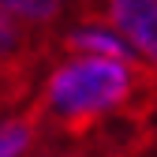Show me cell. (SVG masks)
Returning a JSON list of instances; mask_svg holds the SVG:
<instances>
[{
  "label": "cell",
  "instance_id": "2",
  "mask_svg": "<svg viewBox=\"0 0 157 157\" xmlns=\"http://www.w3.org/2000/svg\"><path fill=\"white\" fill-rule=\"evenodd\" d=\"M86 23L109 26L157 71V0H90Z\"/></svg>",
  "mask_w": 157,
  "mask_h": 157
},
{
  "label": "cell",
  "instance_id": "1",
  "mask_svg": "<svg viewBox=\"0 0 157 157\" xmlns=\"http://www.w3.org/2000/svg\"><path fill=\"white\" fill-rule=\"evenodd\" d=\"M157 109V71L142 60L112 56H64L41 86L37 127L41 139L78 150L105 135L146 124Z\"/></svg>",
  "mask_w": 157,
  "mask_h": 157
}]
</instances>
